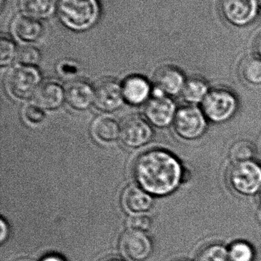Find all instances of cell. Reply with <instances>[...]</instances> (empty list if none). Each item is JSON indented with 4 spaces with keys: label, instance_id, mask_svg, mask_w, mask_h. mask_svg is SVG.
Masks as SVG:
<instances>
[{
    "label": "cell",
    "instance_id": "ffe728a7",
    "mask_svg": "<svg viewBox=\"0 0 261 261\" xmlns=\"http://www.w3.org/2000/svg\"><path fill=\"white\" fill-rule=\"evenodd\" d=\"M93 136L103 143L113 142L121 137V126L111 118L100 117L91 127Z\"/></svg>",
    "mask_w": 261,
    "mask_h": 261
},
{
    "label": "cell",
    "instance_id": "4dcf8cb0",
    "mask_svg": "<svg viewBox=\"0 0 261 261\" xmlns=\"http://www.w3.org/2000/svg\"><path fill=\"white\" fill-rule=\"evenodd\" d=\"M254 50H255L257 58L261 59V35L256 40L255 44H254Z\"/></svg>",
    "mask_w": 261,
    "mask_h": 261
},
{
    "label": "cell",
    "instance_id": "5bb4252c",
    "mask_svg": "<svg viewBox=\"0 0 261 261\" xmlns=\"http://www.w3.org/2000/svg\"><path fill=\"white\" fill-rule=\"evenodd\" d=\"M10 32L12 37L22 44H33L43 33L42 24L38 20L26 15H18L12 21Z\"/></svg>",
    "mask_w": 261,
    "mask_h": 261
},
{
    "label": "cell",
    "instance_id": "d4e9b609",
    "mask_svg": "<svg viewBox=\"0 0 261 261\" xmlns=\"http://www.w3.org/2000/svg\"><path fill=\"white\" fill-rule=\"evenodd\" d=\"M16 58L21 65L35 67L41 61V53L33 46L26 45L18 49Z\"/></svg>",
    "mask_w": 261,
    "mask_h": 261
},
{
    "label": "cell",
    "instance_id": "5b68a950",
    "mask_svg": "<svg viewBox=\"0 0 261 261\" xmlns=\"http://www.w3.org/2000/svg\"><path fill=\"white\" fill-rule=\"evenodd\" d=\"M41 82V74L36 67L20 65L8 72L6 87L12 97L25 100L34 97Z\"/></svg>",
    "mask_w": 261,
    "mask_h": 261
},
{
    "label": "cell",
    "instance_id": "4316f807",
    "mask_svg": "<svg viewBox=\"0 0 261 261\" xmlns=\"http://www.w3.org/2000/svg\"><path fill=\"white\" fill-rule=\"evenodd\" d=\"M151 225V219L148 216L142 214L134 215L128 220L129 228L131 230H135V231L145 232L150 229Z\"/></svg>",
    "mask_w": 261,
    "mask_h": 261
},
{
    "label": "cell",
    "instance_id": "1f68e13d",
    "mask_svg": "<svg viewBox=\"0 0 261 261\" xmlns=\"http://www.w3.org/2000/svg\"><path fill=\"white\" fill-rule=\"evenodd\" d=\"M102 261H124V260H121V259H119V258H115V257H112V258L106 259V260H104Z\"/></svg>",
    "mask_w": 261,
    "mask_h": 261
},
{
    "label": "cell",
    "instance_id": "cb8c5ba5",
    "mask_svg": "<svg viewBox=\"0 0 261 261\" xmlns=\"http://www.w3.org/2000/svg\"><path fill=\"white\" fill-rule=\"evenodd\" d=\"M196 261H231L228 256V247L222 243L208 244L202 248L196 256Z\"/></svg>",
    "mask_w": 261,
    "mask_h": 261
},
{
    "label": "cell",
    "instance_id": "7c38bea8",
    "mask_svg": "<svg viewBox=\"0 0 261 261\" xmlns=\"http://www.w3.org/2000/svg\"><path fill=\"white\" fill-rule=\"evenodd\" d=\"M153 80L156 90L170 97L182 93L187 79L180 69L165 65L156 70Z\"/></svg>",
    "mask_w": 261,
    "mask_h": 261
},
{
    "label": "cell",
    "instance_id": "484cf974",
    "mask_svg": "<svg viewBox=\"0 0 261 261\" xmlns=\"http://www.w3.org/2000/svg\"><path fill=\"white\" fill-rule=\"evenodd\" d=\"M16 47L13 41L7 38H2L0 43V64L6 67L17 57Z\"/></svg>",
    "mask_w": 261,
    "mask_h": 261
},
{
    "label": "cell",
    "instance_id": "f546056e",
    "mask_svg": "<svg viewBox=\"0 0 261 261\" xmlns=\"http://www.w3.org/2000/svg\"><path fill=\"white\" fill-rule=\"evenodd\" d=\"M41 261H65L63 257L58 254H49L45 256Z\"/></svg>",
    "mask_w": 261,
    "mask_h": 261
},
{
    "label": "cell",
    "instance_id": "4fadbf2b",
    "mask_svg": "<svg viewBox=\"0 0 261 261\" xmlns=\"http://www.w3.org/2000/svg\"><path fill=\"white\" fill-rule=\"evenodd\" d=\"M65 100L73 110L85 111L94 103V88L84 81H74L66 85Z\"/></svg>",
    "mask_w": 261,
    "mask_h": 261
},
{
    "label": "cell",
    "instance_id": "7402d4cb",
    "mask_svg": "<svg viewBox=\"0 0 261 261\" xmlns=\"http://www.w3.org/2000/svg\"><path fill=\"white\" fill-rule=\"evenodd\" d=\"M257 154V148L254 143L248 140H240L231 145L229 158L233 164L254 161Z\"/></svg>",
    "mask_w": 261,
    "mask_h": 261
},
{
    "label": "cell",
    "instance_id": "f1b7e54d",
    "mask_svg": "<svg viewBox=\"0 0 261 261\" xmlns=\"http://www.w3.org/2000/svg\"><path fill=\"white\" fill-rule=\"evenodd\" d=\"M1 243H3L7 239L9 232L7 223L5 222L3 219H1Z\"/></svg>",
    "mask_w": 261,
    "mask_h": 261
},
{
    "label": "cell",
    "instance_id": "8d00e7d4",
    "mask_svg": "<svg viewBox=\"0 0 261 261\" xmlns=\"http://www.w3.org/2000/svg\"><path fill=\"white\" fill-rule=\"evenodd\" d=\"M17 261H31L29 260H17Z\"/></svg>",
    "mask_w": 261,
    "mask_h": 261
},
{
    "label": "cell",
    "instance_id": "d6986e66",
    "mask_svg": "<svg viewBox=\"0 0 261 261\" xmlns=\"http://www.w3.org/2000/svg\"><path fill=\"white\" fill-rule=\"evenodd\" d=\"M211 89L202 77L193 76L186 80L181 95L188 105L202 104Z\"/></svg>",
    "mask_w": 261,
    "mask_h": 261
},
{
    "label": "cell",
    "instance_id": "e0dca14e",
    "mask_svg": "<svg viewBox=\"0 0 261 261\" xmlns=\"http://www.w3.org/2000/svg\"><path fill=\"white\" fill-rule=\"evenodd\" d=\"M35 104L43 110H55L60 108L65 100L64 89L55 82L41 84L34 96Z\"/></svg>",
    "mask_w": 261,
    "mask_h": 261
},
{
    "label": "cell",
    "instance_id": "7a4b0ae2",
    "mask_svg": "<svg viewBox=\"0 0 261 261\" xmlns=\"http://www.w3.org/2000/svg\"><path fill=\"white\" fill-rule=\"evenodd\" d=\"M62 24L74 32L89 30L98 23L101 16L98 0H59L57 8Z\"/></svg>",
    "mask_w": 261,
    "mask_h": 261
},
{
    "label": "cell",
    "instance_id": "30bf717a",
    "mask_svg": "<svg viewBox=\"0 0 261 261\" xmlns=\"http://www.w3.org/2000/svg\"><path fill=\"white\" fill-rule=\"evenodd\" d=\"M122 86L113 79L98 82L94 87V105L104 113H113L121 108L124 102Z\"/></svg>",
    "mask_w": 261,
    "mask_h": 261
},
{
    "label": "cell",
    "instance_id": "d6a6232c",
    "mask_svg": "<svg viewBox=\"0 0 261 261\" xmlns=\"http://www.w3.org/2000/svg\"><path fill=\"white\" fill-rule=\"evenodd\" d=\"M257 219H258V221L261 224V207L260 210H259L258 213H257Z\"/></svg>",
    "mask_w": 261,
    "mask_h": 261
},
{
    "label": "cell",
    "instance_id": "52a82bcc",
    "mask_svg": "<svg viewBox=\"0 0 261 261\" xmlns=\"http://www.w3.org/2000/svg\"><path fill=\"white\" fill-rule=\"evenodd\" d=\"M258 0H221L220 10L224 18L235 26H246L257 18Z\"/></svg>",
    "mask_w": 261,
    "mask_h": 261
},
{
    "label": "cell",
    "instance_id": "e575fe53",
    "mask_svg": "<svg viewBox=\"0 0 261 261\" xmlns=\"http://www.w3.org/2000/svg\"><path fill=\"white\" fill-rule=\"evenodd\" d=\"M259 5H260V7H261V0H258Z\"/></svg>",
    "mask_w": 261,
    "mask_h": 261
},
{
    "label": "cell",
    "instance_id": "ac0fdd59",
    "mask_svg": "<svg viewBox=\"0 0 261 261\" xmlns=\"http://www.w3.org/2000/svg\"><path fill=\"white\" fill-rule=\"evenodd\" d=\"M23 15L35 19H44L52 16L57 11V0H19Z\"/></svg>",
    "mask_w": 261,
    "mask_h": 261
},
{
    "label": "cell",
    "instance_id": "9a60e30c",
    "mask_svg": "<svg viewBox=\"0 0 261 261\" xmlns=\"http://www.w3.org/2000/svg\"><path fill=\"white\" fill-rule=\"evenodd\" d=\"M122 203L128 213L141 215L151 210L153 199L150 193L136 186H130L124 190Z\"/></svg>",
    "mask_w": 261,
    "mask_h": 261
},
{
    "label": "cell",
    "instance_id": "603a6c76",
    "mask_svg": "<svg viewBox=\"0 0 261 261\" xmlns=\"http://www.w3.org/2000/svg\"><path fill=\"white\" fill-rule=\"evenodd\" d=\"M231 261H255L256 251L253 245L246 241L238 240L228 247Z\"/></svg>",
    "mask_w": 261,
    "mask_h": 261
},
{
    "label": "cell",
    "instance_id": "9c48e42d",
    "mask_svg": "<svg viewBox=\"0 0 261 261\" xmlns=\"http://www.w3.org/2000/svg\"><path fill=\"white\" fill-rule=\"evenodd\" d=\"M153 136L150 122L138 116H129L121 125L122 142L130 148H139L148 144Z\"/></svg>",
    "mask_w": 261,
    "mask_h": 261
},
{
    "label": "cell",
    "instance_id": "44dd1931",
    "mask_svg": "<svg viewBox=\"0 0 261 261\" xmlns=\"http://www.w3.org/2000/svg\"><path fill=\"white\" fill-rule=\"evenodd\" d=\"M241 78L253 87L261 86V59L257 57L245 58L239 68Z\"/></svg>",
    "mask_w": 261,
    "mask_h": 261
},
{
    "label": "cell",
    "instance_id": "d590c367",
    "mask_svg": "<svg viewBox=\"0 0 261 261\" xmlns=\"http://www.w3.org/2000/svg\"><path fill=\"white\" fill-rule=\"evenodd\" d=\"M176 261H190L188 260H176Z\"/></svg>",
    "mask_w": 261,
    "mask_h": 261
},
{
    "label": "cell",
    "instance_id": "8992f818",
    "mask_svg": "<svg viewBox=\"0 0 261 261\" xmlns=\"http://www.w3.org/2000/svg\"><path fill=\"white\" fill-rule=\"evenodd\" d=\"M173 125L179 138L193 141L204 136L208 128V119L201 108L187 105L178 109Z\"/></svg>",
    "mask_w": 261,
    "mask_h": 261
},
{
    "label": "cell",
    "instance_id": "3957f363",
    "mask_svg": "<svg viewBox=\"0 0 261 261\" xmlns=\"http://www.w3.org/2000/svg\"><path fill=\"white\" fill-rule=\"evenodd\" d=\"M239 102L237 96L229 89L219 87L208 92L201 104L208 122L222 124L231 120L239 110Z\"/></svg>",
    "mask_w": 261,
    "mask_h": 261
},
{
    "label": "cell",
    "instance_id": "6da1fadb",
    "mask_svg": "<svg viewBox=\"0 0 261 261\" xmlns=\"http://www.w3.org/2000/svg\"><path fill=\"white\" fill-rule=\"evenodd\" d=\"M133 174L139 187L151 196H167L174 193L183 179L179 160L162 149H152L138 156Z\"/></svg>",
    "mask_w": 261,
    "mask_h": 261
},
{
    "label": "cell",
    "instance_id": "83f0119b",
    "mask_svg": "<svg viewBox=\"0 0 261 261\" xmlns=\"http://www.w3.org/2000/svg\"><path fill=\"white\" fill-rule=\"evenodd\" d=\"M24 116L26 120L32 124L41 123L45 119L44 110L36 104L27 106L25 109Z\"/></svg>",
    "mask_w": 261,
    "mask_h": 261
},
{
    "label": "cell",
    "instance_id": "ba28073f",
    "mask_svg": "<svg viewBox=\"0 0 261 261\" xmlns=\"http://www.w3.org/2000/svg\"><path fill=\"white\" fill-rule=\"evenodd\" d=\"M178 109L174 101L165 95H155L147 101L144 114L147 121L153 126L164 128L174 122Z\"/></svg>",
    "mask_w": 261,
    "mask_h": 261
},
{
    "label": "cell",
    "instance_id": "277c9868",
    "mask_svg": "<svg viewBox=\"0 0 261 261\" xmlns=\"http://www.w3.org/2000/svg\"><path fill=\"white\" fill-rule=\"evenodd\" d=\"M230 188L236 194L251 197L261 190V164L254 161L234 163L227 174Z\"/></svg>",
    "mask_w": 261,
    "mask_h": 261
},
{
    "label": "cell",
    "instance_id": "2e32d148",
    "mask_svg": "<svg viewBox=\"0 0 261 261\" xmlns=\"http://www.w3.org/2000/svg\"><path fill=\"white\" fill-rule=\"evenodd\" d=\"M124 100L133 106L147 102L151 93L150 83L144 76L133 75L124 81L122 85Z\"/></svg>",
    "mask_w": 261,
    "mask_h": 261
},
{
    "label": "cell",
    "instance_id": "8fae6325",
    "mask_svg": "<svg viewBox=\"0 0 261 261\" xmlns=\"http://www.w3.org/2000/svg\"><path fill=\"white\" fill-rule=\"evenodd\" d=\"M121 252L132 261H146L153 251L151 239L143 231L130 229L124 233L121 239Z\"/></svg>",
    "mask_w": 261,
    "mask_h": 261
},
{
    "label": "cell",
    "instance_id": "836d02e7",
    "mask_svg": "<svg viewBox=\"0 0 261 261\" xmlns=\"http://www.w3.org/2000/svg\"><path fill=\"white\" fill-rule=\"evenodd\" d=\"M259 201H260V207H261V190L260 193H259Z\"/></svg>",
    "mask_w": 261,
    "mask_h": 261
}]
</instances>
